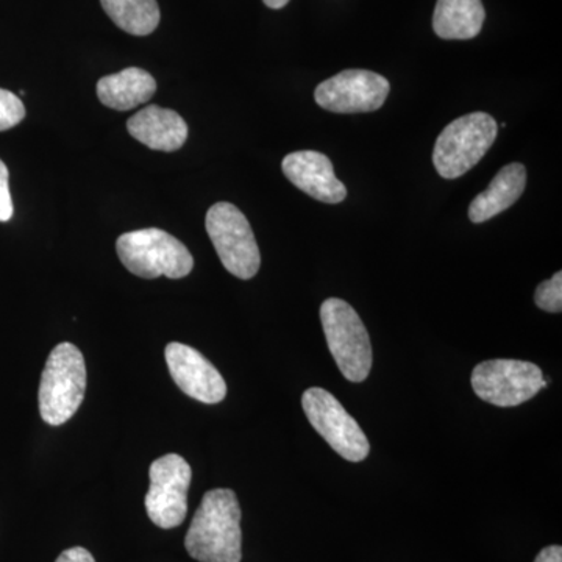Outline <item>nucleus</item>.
<instances>
[{
  "mask_svg": "<svg viewBox=\"0 0 562 562\" xmlns=\"http://www.w3.org/2000/svg\"><path fill=\"white\" fill-rule=\"evenodd\" d=\"M321 321L328 349L339 371L349 382L361 383L372 369V346L361 317L341 299H327L321 306Z\"/></svg>",
  "mask_w": 562,
  "mask_h": 562,
  "instance_id": "4",
  "label": "nucleus"
},
{
  "mask_svg": "<svg viewBox=\"0 0 562 562\" xmlns=\"http://www.w3.org/2000/svg\"><path fill=\"white\" fill-rule=\"evenodd\" d=\"M546 386L541 368L528 361H483L472 372L475 394L483 402L502 408L522 405Z\"/></svg>",
  "mask_w": 562,
  "mask_h": 562,
  "instance_id": "8",
  "label": "nucleus"
},
{
  "mask_svg": "<svg viewBox=\"0 0 562 562\" xmlns=\"http://www.w3.org/2000/svg\"><path fill=\"white\" fill-rule=\"evenodd\" d=\"M390 91V81L380 74L347 69L322 81L314 99L317 105L331 113H371L382 109Z\"/></svg>",
  "mask_w": 562,
  "mask_h": 562,
  "instance_id": "10",
  "label": "nucleus"
},
{
  "mask_svg": "<svg viewBox=\"0 0 562 562\" xmlns=\"http://www.w3.org/2000/svg\"><path fill=\"white\" fill-rule=\"evenodd\" d=\"M302 406L314 430L344 460L360 462L368 458L371 452L368 436L335 395L322 387H310L303 392Z\"/></svg>",
  "mask_w": 562,
  "mask_h": 562,
  "instance_id": "7",
  "label": "nucleus"
},
{
  "mask_svg": "<svg viewBox=\"0 0 562 562\" xmlns=\"http://www.w3.org/2000/svg\"><path fill=\"white\" fill-rule=\"evenodd\" d=\"M527 187V169L520 162H512L501 169L487 190L476 195L469 206V220L482 224L506 211L519 201Z\"/></svg>",
  "mask_w": 562,
  "mask_h": 562,
  "instance_id": "14",
  "label": "nucleus"
},
{
  "mask_svg": "<svg viewBox=\"0 0 562 562\" xmlns=\"http://www.w3.org/2000/svg\"><path fill=\"white\" fill-rule=\"evenodd\" d=\"M127 131L151 150L176 151L188 139V125L176 111L150 105L127 122Z\"/></svg>",
  "mask_w": 562,
  "mask_h": 562,
  "instance_id": "13",
  "label": "nucleus"
},
{
  "mask_svg": "<svg viewBox=\"0 0 562 562\" xmlns=\"http://www.w3.org/2000/svg\"><path fill=\"white\" fill-rule=\"evenodd\" d=\"M187 552L201 562H241V506L232 490H211L192 517Z\"/></svg>",
  "mask_w": 562,
  "mask_h": 562,
  "instance_id": "1",
  "label": "nucleus"
},
{
  "mask_svg": "<svg viewBox=\"0 0 562 562\" xmlns=\"http://www.w3.org/2000/svg\"><path fill=\"white\" fill-rule=\"evenodd\" d=\"M157 92V81L147 70L127 68L102 77L98 83V98L103 105L116 111H128L149 102Z\"/></svg>",
  "mask_w": 562,
  "mask_h": 562,
  "instance_id": "15",
  "label": "nucleus"
},
{
  "mask_svg": "<svg viewBox=\"0 0 562 562\" xmlns=\"http://www.w3.org/2000/svg\"><path fill=\"white\" fill-rule=\"evenodd\" d=\"M535 562H562V547L549 546L542 549Z\"/></svg>",
  "mask_w": 562,
  "mask_h": 562,
  "instance_id": "22",
  "label": "nucleus"
},
{
  "mask_svg": "<svg viewBox=\"0 0 562 562\" xmlns=\"http://www.w3.org/2000/svg\"><path fill=\"white\" fill-rule=\"evenodd\" d=\"M110 20L133 36H147L157 31L161 13L157 0H101Z\"/></svg>",
  "mask_w": 562,
  "mask_h": 562,
  "instance_id": "17",
  "label": "nucleus"
},
{
  "mask_svg": "<svg viewBox=\"0 0 562 562\" xmlns=\"http://www.w3.org/2000/svg\"><path fill=\"white\" fill-rule=\"evenodd\" d=\"M9 180V168L0 160V222H9L14 213Z\"/></svg>",
  "mask_w": 562,
  "mask_h": 562,
  "instance_id": "20",
  "label": "nucleus"
},
{
  "mask_svg": "<svg viewBox=\"0 0 562 562\" xmlns=\"http://www.w3.org/2000/svg\"><path fill=\"white\" fill-rule=\"evenodd\" d=\"M87 392V364L74 344H58L47 358L41 375L40 413L46 424H66L83 403Z\"/></svg>",
  "mask_w": 562,
  "mask_h": 562,
  "instance_id": "2",
  "label": "nucleus"
},
{
  "mask_svg": "<svg viewBox=\"0 0 562 562\" xmlns=\"http://www.w3.org/2000/svg\"><path fill=\"white\" fill-rule=\"evenodd\" d=\"M484 18L482 0H438L432 29L442 40H472L482 32Z\"/></svg>",
  "mask_w": 562,
  "mask_h": 562,
  "instance_id": "16",
  "label": "nucleus"
},
{
  "mask_svg": "<svg viewBox=\"0 0 562 562\" xmlns=\"http://www.w3.org/2000/svg\"><path fill=\"white\" fill-rule=\"evenodd\" d=\"M150 486L146 494L147 516L162 530L180 527L187 519L191 465L180 454L169 453L150 464Z\"/></svg>",
  "mask_w": 562,
  "mask_h": 562,
  "instance_id": "9",
  "label": "nucleus"
},
{
  "mask_svg": "<svg viewBox=\"0 0 562 562\" xmlns=\"http://www.w3.org/2000/svg\"><path fill=\"white\" fill-rule=\"evenodd\" d=\"M262 2H265L269 9L280 10L283 9V7L286 5L290 0H262Z\"/></svg>",
  "mask_w": 562,
  "mask_h": 562,
  "instance_id": "23",
  "label": "nucleus"
},
{
  "mask_svg": "<svg viewBox=\"0 0 562 562\" xmlns=\"http://www.w3.org/2000/svg\"><path fill=\"white\" fill-rule=\"evenodd\" d=\"M535 302L539 308L549 313H561L562 310V272L543 281L536 290Z\"/></svg>",
  "mask_w": 562,
  "mask_h": 562,
  "instance_id": "18",
  "label": "nucleus"
},
{
  "mask_svg": "<svg viewBox=\"0 0 562 562\" xmlns=\"http://www.w3.org/2000/svg\"><path fill=\"white\" fill-rule=\"evenodd\" d=\"M166 362L173 382L194 401L216 405L227 395V383L220 371L201 353L180 342L166 346Z\"/></svg>",
  "mask_w": 562,
  "mask_h": 562,
  "instance_id": "11",
  "label": "nucleus"
},
{
  "mask_svg": "<svg viewBox=\"0 0 562 562\" xmlns=\"http://www.w3.org/2000/svg\"><path fill=\"white\" fill-rule=\"evenodd\" d=\"M55 562H95L94 557L83 547L65 550Z\"/></svg>",
  "mask_w": 562,
  "mask_h": 562,
  "instance_id": "21",
  "label": "nucleus"
},
{
  "mask_svg": "<svg viewBox=\"0 0 562 562\" xmlns=\"http://www.w3.org/2000/svg\"><path fill=\"white\" fill-rule=\"evenodd\" d=\"M25 117V106L16 94L0 88V132L10 131Z\"/></svg>",
  "mask_w": 562,
  "mask_h": 562,
  "instance_id": "19",
  "label": "nucleus"
},
{
  "mask_svg": "<svg viewBox=\"0 0 562 562\" xmlns=\"http://www.w3.org/2000/svg\"><path fill=\"white\" fill-rule=\"evenodd\" d=\"M284 176L299 190L324 203H339L347 198L342 181L336 179L330 158L316 150H301L284 157Z\"/></svg>",
  "mask_w": 562,
  "mask_h": 562,
  "instance_id": "12",
  "label": "nucleus"
},
{
  "mask_svg": "<svg viewBox=\"0 0 562 562\" xmlns=\"http://www.w3.org/2000/svg\"><path fill=\"white\" fill-rule=\"evenodd\" d=\"M116 250L125 269L140 279H184L194 268L187 246L160 228L124 233L117 239Z\"/></svg>",
  "mask_w": 562,
  "mask_h": 562,
  "instance_id": "3",
  "label": "nucleus"
},
{
  "mask_svg": "<svg viewBox=\"0 0 562 562\" xmlns=\"http://www.w3.org/2000/svg\"><path fill=\"white\" fill-rule=\"evenodd\" d=\"M497 122L482 111L453 121L436 140L432 151L436 171L447 180L464 176L482 161L497 138Z\"/></svg>",
  "mask_w": 562,
  "mask_h": 562,
  "instance_id": "5",
  "label": "nucleus"
},
{
  "mask_svg": "<svg viewBox=\"0 0 562 562\" xmlns=\"http://www.w3.org/2000/svg\"><path fill=\"white\" fill-rule=\"evenodd\" d=\"M205 227L224 268L238 279H254L260 271L261 255L243 211L228 202L216 203L206 213Z\"/></svg>",
  "mask_w": 562,
  "mask_h": 562,
  "instance_id": "6",
  "label": "nucleus"
}]
</instances>
